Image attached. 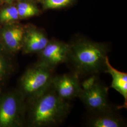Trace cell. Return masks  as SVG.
<instances>
[{
    "mask_svg": "<svg viewBox=\"0 0 127 127\" xmlns=\"http://www.w3.org/2000/svg\"><path fill=\"white\" fill-rule=\"evenodd\" d=\"M26 105V125L29 127L58 126L67 117L70 110L68 101L60 98L51 85Z\"/></svg>",
    "mask_w": 127,
    "mask_h": 127,
    "instance_id": "6da1fadb",
    "label": "cell"
},
{
    "mask_svg": "<svg viewBox=\"0 0 127 127\" xmlns=\"http://www.w3.org/2000/svg\"><path fill=\"white\" fill-rule=\"evenodd\" d=\"M69 45L70 50L66 62L71 65L73 72L79 77H89L104 73L109 51L106 44L78 38Z\"/></svg>",
    "mask_w": 127,
    "mask_h": 127,
    "instance_id": "7a4b0ae2",
    "label": "cell"
},
{
    "mask_svg": "<svg viewBox=\"0 0 127 127\" xmlns=\"http://www.w3.org/2000/svg\"><path fill=\"white\" fill-rule=\"evenodd\" d=\"M54 69L36 63L20 77L17 90L26 104L45 92L51 85Z\"/></svg>",
    "mask_w": 127,
    "mask_h": 127,
    "instance_id": "3957f363",
    "label": "cell"
},
{
    "mask_svg": "<svg viewBox=\"0 0 127 127\" xmlns=\"http://www.w3.org/2000/svg\"><path fill=\"white\" fill-rule=\"evenodd\" d=\"M27 105L17 89L0 93V127L26 125Z\"/></svg>",
    "mask_w": 127,
    "mask_h": 127,
    "instance_id": "277c9868",
    "label": "cell"
},
{
    "mask_svg": "<svg viewBox=\"0 0 127 127\" xmlns=\"http://www.w3.org/2000/svg\"><path fill=\"white\" fill-rule=\"evenodd\" d=\"M82 91L79 98L90 113L112 109L109 102L108 88L100 82L96 75H92L81 83Z\"/></svg>",
    "mask_w": 127,
    "mask_h": 127,
    "instance_id": "5b68a950",
    "label": "cell"
},
{
    "mask_svg": "<svg viewBox=\"0 0 127 127\" xmlns=\"http://www.w3.org/2000/svg\"><path fill=\"white\" fill-rule=\"evenodd\" d=\"M69 43L59 40H49L42 50L38 54L37 63L54 70L60 64L67 62L70 52Z\"/></svg>",
    "mask_w": 127,
    "mask_h": 127,
    "instance_id": "8992f818",
    "label": "cell"
},
{
    "mask_svg": "<svg viewBox=\"0 0 127 127\" xmlns=\"http://www.w3.org/2000/svg\"><path fill=\"white\" fill-rule=\"evenodd\" d=\"M79 78L76 73L73 72L62 75H55L51 86L60 98L69 101L78 97L81 92L82 85Z\"/></svg>",
    "mask_w": 127,
    "mask_h": 127,
    "instance_id": "52a82bcc",
    "label": "cell"
},
{
    "mask_svg": "<svg viewBox=\"0 0 127 127\" xmlns=\"http://www.w3.org/2000/svg\"><path fill=\"white\" fill-rule=\"evenodd\" d=\"M25 27L16 23L4 25L0 29V46L13 56L21 50Z\"/></svg>",
    "mask_w": 127,
    "mask_h": 127,
    "instance_id": "ba28073f",
    "label": "cell"
},
{
    "mask_svg": "<svg viewBox=\"0 0 127 127\" xmlns=\"http://www.w3.org/2000/svg\"><path fill=\"white\" fill-rule=\"evenodd\" d=\"M49 41L46 32L33 25L25 27L21 50L24 54L38 53L42 50Z\"/></svg>",
    "mask_w": 127,
    "mask_h": 127,
    "instance_id": "9c48e42d",
    "label": "cell"
},
{
    "mask_svg": "<svg viewBox=\"0 0 127 127\" xmlns=\"http://www.w3.org/2000/svg\"><path fill=\"white\" fill-rule=\"evenodd\" d=\"M86 124L91 127H122L125 125V123L113 108L97 113H90Z\"/></svg>",
    "mask_w": 127,
    "mask_h": 127,
    "instance_id": "30bf717a",
    "label": "cell"
},
{
    "mask_svg": "<svg viewBox=\"0 0 127 127\" xmlns=\"http://www.w3.org/2000/svg\"><path fill=\"white\" fill-rule=\"evenodd\" d=\"M104 73H108L112 77L111 88L118 91L124 99V104L120 108H127V73L118 71L113 67L109 62L108 57L106 60V67Z\"/></svg>",
    "mask_w": 127,
    "mask_h": 127,
    "instance_id": "8fae6325",
    "label": "cell"
},
{
    "mask_svg": "<svg viewBox=\"0 0 127 127\" xmlns=\"http://www.w3.org/2000/svg\"><path fill=\"white\" fill-rule=\"evenodd\" d=\"M11 56L0 46V91L13 71Z\"/></svg>",
    "mask_w": 127,
    "mask_h": 127,
    "instance_id": "7c38bea8",
    "label": "cell"
},
{
    "mask_svg": "<svg viewBox=\"0 0 127 127\" xmlns=\"http://www.w3.org/2000/svg\"><path fill=\"white\" fill-rule=\"evenodd\" d=\"M17 8L20 19L29 18L39 13V10L36 6L28 1H20L17 5Z\"/></svg>",
    "mask_w": 127,
    "mask_h": 127,
    "instance_id": "4fadbf2b",
    "label": "cell"
},
{
    "mask_svg": "<svg viewBox=\"0 0 127 127\" xmlns=\"http://www.w3.org/2000/svg\"><path fill=\"white\" fill-rule=\"evenodd\" d=\"M19 19L17 7H7L0 11V23L3 25L16 23Z\"/></svg>",
    "mask_w": 127,
    "mask_h": 127,
    "instance_id": "5bb4252c",
    "label": "cell"
},
{
    "mask_svg": "<svg viewBox=\"0 0 127 127\" xmlns=\"http://www.w3.org/2000/svg\"><path fill=\"white\" fill-rule=\"evenodd\" d=\"M45 9H59L72 4L74 0H41Z\"/></svg>",
    "mask_w": 127,
    "mask_h": 127,
    "instance_id": "9a60e30c",
    "label": "cell"
},
{
    "mask_svg": "<svg viewBox=\"0 0 127 127\" xmlns=\"http://www.w3.org/2000/svg\"><path fill=\"white\" fill-rule=\"evenodd\" d=\"M12 0H0V2L9 3V2H11Z\"/></svg>",
    "mask_w": 127,
    "mask_h": 127,
    "instance_id": "2e32d148",
    "label": "cell"
}]
</instances>
